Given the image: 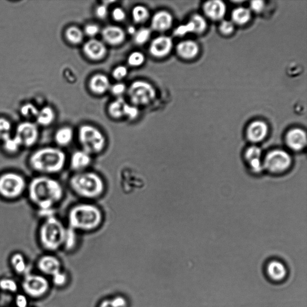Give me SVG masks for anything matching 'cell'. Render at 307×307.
I'll return each mask as SVG.
<instances>
[{
  "label": "cell",
  "instance_id": "obj_3",
  "mask_svg": "<svg viewBox=\"0 0 307 307\" xmlns=\"http://www.w3.org/2000/svg\"><path fill=\"white\" fill-rule=\"evenodd\" d=\"M69 184L76 195L86 200L99 199L106 190L104 179L93 171L75 173L70 178Z\"/></svg>",
  "mask_w": 307,
  "mask_h": 307
},
{
  "label": "cell",
  "instance_id": "obj_11",
  "mask_svg": "<svg viewBox=\"0 0 307 307\" xmlns=\"http://www.w3.org/2000/svg\"><path fill=\"white\" fill-rule=\"evenodd\" d=\"M37 126L30 122H24L17 127L16 135L21 145L30 147L34 145L38 139Z\"/></svg>",
  "mask_w": 307,
  "mask_h": 307
},
{
  "label": "cell",
  "instance_id": "obj_12",
  "mask_svg": "<svg viewBox=\"0 0 307 307\" xmlns=\"http://www.w3.org/2000/svg\"><path fill=\"white\" fill-rule=\"evenodd\" d=\"M173 48V41L168 36H160L154 39L150 45L149 51L152 56L157 59L168 56Z\"/></svg>",
  "mask_w": 307,
  "mask_h": 307
},
{
  "label": "cell",
  "instance_id": "obj_5",
  "mask_svg": "<svg viewBox=\"0 0 307 307\" xmlns=\"http://www.w3.org/2000/svg\"><path fill=\"white\" fill-rule=\"evenodd\" d=\"M66 228L54 215L46 218L40 230L41 241L46 250L56 251L63 246Z\"/></svg>",
  "mask_w": 307,
  "mask_h": 307
},
{
  "label": "cell",
  "instance_id": "obj_8",
  "mask_svg": "<svg viewBox=\"0 0 307 307\" xmlns=\"http://www.w3.org/2000/svg\"><path fill=\"white\" fill-rule=\"evenodd\" d=\"M129 97L133 105L145 106L153 102L157 96L156 90L150 83L136 81L130 85Z\"/></svg>",
  "mask_w": 307,
  "mask_h": 307
},
{
  "label": "cell",
  "instance_id": "obj_32",
  "mask_svg": "<svg viewBox=\"0 0 307 307\" xmlns=\"http://www.w3.org/2000/svg\"><path fill=\"white\" fill-rule=\"evenodd\" d=\"M190 21L193 24L195 34H202L207 28V23L205 18L199 14L193 15L191 17Z\"/></svg>",
  "mask_w": 307,
  "mask_h": 307
},
{
  "label": "cell",
  "instance_id": "obj_29",
  "mask_svg": "<svg viewBox=\"0 0 307 307\" xmlns=\"http://www.w3.org/2000/svg\"><path fill=\"white\" fill-rule=\"evenodd\" d=\"M132 16L134 22L139 24H143L148 20L150 12L144 6L138 5L133 8Z\"/></svg>",
  "mask_w": 307,
  "mask_h": 307
},
{
  "label": "cell",
  "instance_id": "obj_19",
  "mask_svg": "<svg viewBox=\"0 0 307 307\" xmlns=\"http://www.w3.org/2000/svg\"><path fill=\"white\" fill-rule=\"evenodd\" d=\"M102 36L106 43L117 46L125 41L126 33L121 27L115 26H109L102 30Z\"/></svg>",
  "mask_w": 307,
  "mask_h": 307
},
{
  "label": "cell",
  "instance_id": "obj_30",
  "mask_svg": "<svg viewBox=\"0 0 307 307\" xmlns=\"http://www.w3.org/2000/svg\"><path fill=\"white\" fill-rule=\"evenodd\" d=\"M78 232L71 227L66 228L65 239L63 242V247L66 250H72L74 249L78 243Z\"/></svg>",
  "mask_w": 307,
  "mask_h": 307
},
{
  "label": "cell",
  "instance_id": "obj_26",
  "mask_svg": "<svg viewBox=\"0 0 307 307\" xmlns=\"http://www.w3.org/2000/svg\"><path fill=\"white\" fill-rule=\"evenodd\" d=\"M126 103L125 100L121 97L112 102L108 106V112L110 116L115 119L123 117L124 108Z\"/></svg>",
  "mask_w": 307,
  "mask_h": 307
},
{
  "label": "cell",
  "instance_id": "obj_17",
  "mask_svg": "<svg viewBox=\"0 0 307 307\" xmlns=\"http://www.w3.org/2000/svg\"><path fill=\"white\" fill-rule=\"evenodd\" d=\"M268 132L266 123L262 121H255L248 126L246 135L249 141L253 144H258L266 138Z\"/></svg>",
  "mask_w": 307,
  "mask_h": 307
},
{
  "label": "cell",
  "instance_id": "obj_24",
  "mask_svg": "<svg viewBox=\"0 0 307 307\" xmlns=\"http://www.w3.org/2000/svg\"><path fill=\"white\" fill-rule=\"evenodd\" d=\"M74 130L70 127H63L58 130L55 135V141L61 147L71 144L74 139Z\"/></svg>",
  "mask_w": 307,
  "mask_h": 307
},
{
  "label": "cell",
  "instance_id": "obj_40",
  "mask_svg": "<svg viewBox=\"0 0 307 307\" xmlns=\"http://www.w3.org/2000/svg\"><path fill=\"white\" fill-rule=\"evenodd\" d=\"M139 111L137 106L126 103L124 108V117L130 120H135L139 116Z\"/></svg>",
  "mask_w": 307,
  "mask_h": 307
},
{
  "label": "cell",
  "instance_id": "obj_9",
  "mask_svg": "<svg viewBox=\"0 0 307 307\" xmlns=\"http://www.w3.org/2000/svg\"><path fill=\"white\" fill-rule=\"evenodd\" d=\"M25 188L26 181L20 175L10 172L0 176V194L6 198H16Z\"/></svg>",
  "mask_w": 307,
  "mask_h": 307
},
{
  "label": "cell",
  "instance_id": "obj_37",
  "mask_svg": "<svg viewBox=\"0 0 307 307\" xmlns=\"http://www.w3.org/2000/svg\"><path fill=\"white\" fill-rule=\"evenodd\" d=\"M0 288L3 290L17 292L18 289L17 282L13 279L5 278L0 279Z\"/></svg>",
  "mask_w": 307,
  "mask_h": 307
},
{
  "label": "cell",
  "instance_id": "obj_45",
  "mask_svg": "<svg viewBox=\"0 0 307 307\" xmlns=\"http://www.w3.org/2000/svg\"><path fill=\"white\" fill-rule=\"evenodd\" d=\"M112 17L117 22H122L125 20L126 14L124 9L121 8H115L112 12Z\"/></svg>",
  "mask_w": 307,
  "mask_h": 307
},
{
  "label": "cell",
  "instance_id": "obj_39",
  "mask_svg": "<svg viewBox=\"0 0 307 307\" xmlns=\"http://www.w3.org/2000/svg\"><path fill=\"white\" fill-rule=\"evenodd\" d=\"M38 109L34 105L26 104L21 109V114L27 118H36L39 114Z\"/></svg>",
  "mask_w": 307,
  "mask_h": 307
},
{
  "label": "cell",
  "instance_id": "obj_50",
  "mask_svg": "<svg viewBox=\"0 0 307 307\" xmlns=\"http://www.w3.org/2000/svg\"><path fill=\"white\" fill-rule=\"evenodd\" d=\"M112 303L115 307H124L126 305V300L123 297H116L114 299L111 300Z\"/></svg>",
  "mask_w": 307,
  "mask_h": 307
},
{
  "label": "cell",
  "instance_id": "obj_48",
  "mask_svg": "<svg viewBox=\"0 0 307 307\" xmlns=\"http://www.w3.org/2000/svg\"><path fill=\"white\" fill-rule=\"evenodd\" d=\"M53 276L54 283L59 286L63 285L66 281V276L61 272L57 273Z\"/></svg>",
  "mask_w": 307,
  "mask_h": 307
},
{
  "label": "cell",
  "instance_id": "obj_35",
  "mask_svg": "<svg viewBox=\"0 0 307 307\" xmlns=\"http://www.w3.org/2000/svg\"><path fill=\"white\" fill-rule=\"evenodd\" d=\"M262 151L257 145H251L245 152V158L247 162L254 159H262Z\"/></svg>",
  "mask_w": 307,
  "mask_h": 307
},
{
  "label": "cell",
  "instance_id": "obj_22",
  "mask_svg": "<svg viewBox=\"0 0 307 307\" xmlns=\"http://www.w3.org/2000/svg\"><path fill=\"white\" fill-rule=\"evenodd\" d=\"M199 51L198 45L192 41H182L176 47V53L178 56L185 60L194 59L197 56Z\"/></svg>",
  "mask_w": 307,
  "mask_h": 307
},
{
  "label": "cell",
  "instance_id": "obj_1",
  "mask_svg": "<svg viewBox=\"0 0 307 307\" xmlns=\"http://www.w3.org/2000/svg\"><path fill=\"white\" fill-rule=\"evenodd\" d=\"M29 196L41 211L53 209L54 206L63 199V187L56 179L39 176L33 179L30 183Z\"/></svg>",
  "mask_w": 307,
  "mask_h": 307
},
{
  "label": "cell",
  "instance_id": "obj_21",
  "mask_svg": "<svg viewBox=\"0 0 307 307\" xmlns=\"http://www.w3.org/2000/svg\"><path fill=\"white\" fill-rule=\"evenodd\" d=\"M38 267L45 274L54 275L60 272L61 263L56 257L47 255L38 261Z\"/></svg>",
  "mask_w": 307,
  "mask_h": 307
},
{
  "label": "cell",
  "instance_id": "obj_13",
  "mask_svg": "<svg viewBox=\"0 0 307 307\" xmlns=\"http://www.w3.org/2000/svg\"><path fill=\"white\" fill-rule=\"evenodd\" d=\"M264 272L270 281L276 283L284 281L288 275L286 266L278 260H270L265 266Z\"/></svg>",
  "mask_w": 307,
  "mask_h": 307
},
{
  "label": "cell",
  "instance_id": "obj_2",
  "mask_svg": "<svg viewBox=\"0 0 307 307\" xmlns=\"http://www.w3.org/2000/svg\"><path fill=\"white\" fill-rule=\"evenodd\" d=\"M68 227L77 232H90L99 229L103 221L102 209L93 203H78L70 209Z\"/></svg>",
  "mask_w": 307,
  "mask_h": 307
},
{
  "label": "cell",
  "instance_id": "obj_42",
  "mask_svg": "<svg viewBox=\"0 0 307 307\" xmlns=\"http://www.w3.org/2000/svg\"><path fill=\"white\" fill-rule=\"evenodd\" d=\"M220 31L224 35L232 34L234 31V24L229 21H223L220 25Z\"/></svg>",
  "mask_w": 307,
  "mask_h": 307
},
{
  "label": "cell",
  "instance_id": "obj_15",
  "mask_svg": "<svg viewBox=\"0 0 307 307\" xmlns=\"http://www.w3.org/2000/svg\"><path fill=\"white\" fill-rule=\"evenodd\" d=\"M84 53L88 59L93 61H99L106 56L107 48L101 41L97 39H90L83 47Z\"/></svg>",
  "mask_w": 307,
  "mask_h": 307
},
{
  "label": "cell",
  "instance_id": "obj_31",
  "mask_svg": "<svg viewBox=\"0 0 307 307\" xmlns=\"http://www.w3.org/2000/svg\"><path fill=\"white\" fill-rule=\"evenodd\" d=\"M11 262L15 271L20 274L25 273L27 270V264L23 254L16 253L11 258Z\"/></svg>",
  "mask_w": 307,
  "mask_h": 307
},
{
  "label": "cell",
  "instance_id": "obj_14",
  "mask_svg": "<svg viewBox=\"0 0 307 307\" xmlns=\"http://www.w3.org/2000/svg\"><path fill=\"white\" fill-rule=\"evenodd\" d=\"M287 147L294 151H300L306 147L307 138L304 130L299 128L291 129L285 136Z\"/></svg>",
  "mask_w": 307,
  "mask_h": 307
},
{
  "label": "cell",
  "instance_id": "obj_4",
  "mask_svg": "<svg viewBox=\"0 0 307 307\" xmlns=\"http://www.w3.org/2000/svg\"><path fill=\"white\" fill-rule=\"evenodd\" d=\"M30 164L36 171L54 174L60 172L66 164V154L62 149L56 147L41 148L33 153Z\"/></svg>",
  "mask_w": 307,
  "mask_h": 307
},
{
  "label": "cell",
  "instance_id": "obj_47",
  "mask_svg": "<svg viewBox=\"0 0 307 307\" xmlns=\"http://www.w3.org/2000/svg\"><path fill=\"white\" fill-rule=\"evenodd\" d=\"M264 8V3L261 0H254L250 3V8L256 13H260Z\"/></svg>",
  "mask_w": 307,
  "mask_h": 307
},
{
  "label": "cell",
  "instance_id": "obj_27",
  "mask_svg": "<svg viewBox=\"0 0 307 307\" xmlns=\"http://www.w3.org/2000/svg\"><path fill=\"white\" fill-rule=\"evenodd\" d=\"M65 36L69 43L78 45L83 41L84 33L78 27L72 26L66 30Z\"/></svg>",
  "mask_w": 307,
  "mask_h": 307
},
{
  "label": "cell",
  "instance_id": "obj_6",
  "mask_svg": "<svg viewBox=\"0 0 307 307\" xmlns=\"http://www.w3.org/2000/svg\"><path fill=\"white\" fill-rule=\"evenodd\" d=\"M78 142L83 150L91 156L101 154L105 150L106 137L99 129L90 124L81 126L78 132Z\"/></svg>",
  "mask_w": 307,
  "mask_h": 307
},
{
  "label": "cell",
  "instance_id": "obj_36",
  "mask_svg": "<svg viewBox=\"0 0 307 307\" xmlns=\"http://www.w3.org/2000/svg\"><path fill=\"white\" fill-rule=\"evenodd\" d=\"M11 124L5 118H0V140L4 142L11 138Z\"/></svg>",
  "mask_w": 307,
  "mask_h": 307
},
{
  "label": "cell",
  "instance_id": "obj_41",
  "mask_svg": "<svg viewBox=\"0 0 307 307\" xmlns=\"http://www.w3.org/2000/svg\"><path fill=\"white\" fill-rule=\"evenodd\" d=\"M128 69L124 66H118L112 72V77L115 80L120 81L125 78L128 75Z\"/></svg>",
  "mask_w": 307,
  "mask_h": 307
},
{
  "label": "cell",
  "instance_id": "obj_46",
  "mask_svg": "<svg viewBox=\"0 0 307 307\" xmlns=\"http://www.w3.org/2000/svg\"><path fill=\"white\" fill-rule=\"evenodd\" d=\"M96 16L100 20H104L108 15V8L105 4L99 5L95 10Z\"/></svg>",
  "mask_w": 307,
  "mask_h": 307
},
{
  "label": "cell",
  "instance_id": "obj_28",
  "mask_svg": "<svg viewBox=\"0 0 307 307\" xmlns=\"http://www.w3.org/2000/svg\"><path fill=\"white\" fill-rule=\"evenodd\" d=\"M56 118L54 111L50 107H45L39 111L37 120L42 126H47L53 123Z\"/></svg>",
  "mask_w": 307,
  "mask_h": 307
},
{
  "label": "cell",
  "instance_id": "obj_25",
  "mask_svg": "<svg viewBox=\"0 0 307 307\" xmlns=\"http://www.w3.org/2000/svg\"><path fill=\"white\" fill-rule=\"evenodd\" d=\"M251 16L250 9L243 7L236 8L232 13V23L238 25H244L250 21Z\"/></svg>",
  "mask_w": 307,
  "mask_h": 307
},
{
  "label": "cell",
  "instance_id": "obj_43",
  "mask_svg": "<svg viewBox=\"0 0 307 307\" xmlns=\"http://www.w3.org/2000/svg\"><path fill=\"white\" fill-rule=\"evenodd\" d=\"M100 31V27L94 24H88L84 29V33L88 37L94 38L99 34Z\"/></svg>",
  "mask_w": 307,
  "mask_h": 307
},
{
  "label": "cell",
  "instance_id": "obj_38",
  "mask_svg": "<svg viewBox=\"0 0 307 307\" xmlns=\"http://www.w3.org/2000/svg\"><path fill=\"white\" fill-rule=\"evenodd\" d=\"M3 142H4L5 150L11 152V153H14V152L17 151L19 150L20 147L22 146L16 136H15L14 138H11H11L6 139Z\"/></svg>",
  "mask_w": 307,
  "mask_h": 307
},
{
  "label": "cell",
  "instance_id": "obj_49",
  "mask_svg": "<svg viewBox=\"0 0 307 307\" xmlns=\"http://www.w3.org/2000/svg\"><path fill=\"white\" fill-rule=\"evenodd\" d=\"M17 307H28V300L24 294H18L15 299Z\"/></svg>",
  "mask_w": 307,
  "mask_h": 307
},
{
  "label": "cell",
  "instance_id": "obj_44",
  "mask_svg": "<svg viewBox=\"0 0 307 307\" xmlns=\"http://www.w3.org/2000/svg\"><path fill=\"white\" fill-rule=\"evenodd\" d=\"M111 91L114 96L119 97L123 96L126 92L127 87L125 84L123 83H117L110 87Z\"/></svg>",
  "mask_w": 307,
  "mask_h": 307
},
{
  "label": "cell",
  "instance_id": "obj_33",
  "mask_svg": "<svg viewBox=\"0 0 307 307\" xmlns=\"http://www.w3.org/2000/svg\"><path fill=\"white\" fill-rule=\"evenodd\" d=\"M151 36V31L148 28H141L137 30L133 35V40L138 45H143L150 40Z\"/></svg>",
  "mask_w": 307,
  "mask_h": 307
},
{
  "label": "cell",
  "instance_id": "obj_51",
  "mask_svg": "<svg viewBox=\"0 0 307 307\" xmlns=\"http://www.w3.org/2000/svg\"><path fill=\"white\" fill-rule=\"evenodd\" d=\"M100 307H115V306L113 305V303H112L111 300V301L110 300H106V301L102 302L101 305H100Z\"/></svg>",
  "mask_w": 307,
  "mask_h": 307
},
{
  "label": "cell",
  "instance_id": "obj_34",
  "mask_svg": "<svg viewBox=\"0 0 307 307\" xmlns=\"http://www.w3.org/2000/svg\"><path fill=\"white\" fill-rule=\"evenodd\" d=\"M145 59V55L141 52L135 51L130 54L127 58V63L133 68H138L144 65Z\"/></svg>",
  "mask_w": 307,
  "mask_h": 307
},
{
  "label": "cell",
  "instance_id": "obj_52",
  "mask_svg": "<svg viewBox=\"0 0 307 307\" xmlns=\"http://www.w3.org/2000/svg\"><path fill=\"white\" fill-rule=\"evenodd\" d=\"M136 31L137 30L134 26H130L127 29V32H128L129 34L133 36L135 34Z\"/></svg>",
  "mask_w": 307,
  "mask_h": 307
},
{
  "label": "cell",
  "instance_id": "obj_16",
  "mask_svg": "<svg viewBox=\"0 0 307 307\" xmlns=\"http://www.w3.org/2000/svg\"><path fill=\"white\" fill-rule=\"evenodd\" d=\"M92 163V156L83 150L72 153L70 159V166L75 173L87 171Z\"/></svg>",
  "mask_w": 307,
  "mask_h": 307
},
{
  "label": "cell",
  "instance_id": "obj_18",
  "mask_svg": "<svg viewBox=\"0 0 307 307\" xmlns=\"http://www.w3.org/2000/svg\"><path fill=\"white\" fill-rule=\"evenodd\" d=\"M173 17L169 12L160 11L154 15L151 20V28L154 31L165 32L171 28Z\"/></svg>",
  "mask_w": 307,
  "mask_h": 307
},
{
  "label": "cell",
  "instance_id": "obj_23",
  "mask_svg": "<svg viewBox=\"0 0 307 307\" xmlns=\"http://www.w3.org/2000/svg\"><path fill=\"white\" fill-rule=\"evenodd\" d=\"M89 87L93 93L101 95L110 88V81L106 75L96 74L90 79Z\"/></svg>",
  "mask_w": 307,
  "mask_h": 307
},
{
  "label": "cell",
  "instance_id": "obj_20",
  "mask_svg": "<svg viewBox=\"0 0 307 307\" xmlns=\"http://www.w3.org/2000/svg\"><path fill=\"white\" fill-rule=\"evenodd\" d=\"M203 11L209 19L220 21L226 13V6L220 0H211L205 3Z\"/></svg>",
  "mask_w": 307,
  "mask_h": 307
},
{
  "label": "cell",
  "instance_id": "obj_10",
  "mask_svg": "<svg viewBox=\"0 0 307 307\" xmlns=\"http://www.w3.org/2000/svg\"><path fill=\"white\" fill-rule=\"evenodd\" d=\"M25 293L33 298H39L48 292L50 284L43 276L37 274H27L22 283Z\"/></svg>",
  "mask_w": 307,
  "mask_h": 307
},
{
  "label": "cell",
  "instance_id": "obj_7",
  "mask_svg": "<svg viewBox=\"0 0 307 307\" xmlns=\"http://www.w3.org/2000/svg\"><path fill=\"white\" fill-rule=\"evenodd\" d=\"M263 160L264 170L274 174L286 172L292 164L290 154L281 149L270 151Z\"/></svg>",
  "mask_w": 307,
  "mask_h": 307
}]
</instances>
